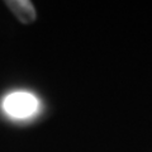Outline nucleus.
<instances>
[{"label": "nucleus", "instance_id": "f03ea898", "mask_svg": "<svg viewBox=\"0 0 152 152\" xmlns=\"http://www.w3.org/2000/svg\"><path fill=\"white\" fill-rule=\"evenodd\" d=\"M5 4L23 24H29L36 20L34 7L28 0H10V1H5Z\"/></svg>", "mask_w": 152, "mask_h": 152}, {"label": "nucleus", "instance_id": "f257e3e1", "mask_svg": "<svg viewBox=\"0 0 152 152\" xmlns=\"http://www.w3.org/2000/svg\"><path fill=\"white\" fill-rule=\"evenodd\" d=\"M3 110L14 119H27L39 110V100L31 93L14 91L7 95L1 103Z\"/></svg>", "mask_w": 152, "mask_h": 152}]
</instances>
